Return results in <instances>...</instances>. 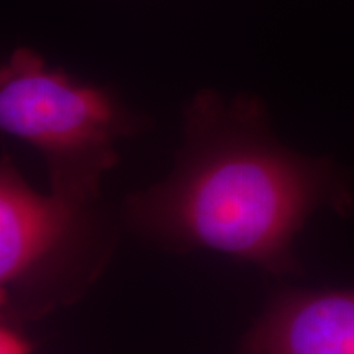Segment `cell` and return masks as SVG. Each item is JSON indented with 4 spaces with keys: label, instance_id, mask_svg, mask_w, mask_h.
<instances>
[{
    "label": "cell",
    "instance_id": "obj_2",
    "mask_svg": "<svg viewBox=\"0 0 354 354\" xmlns=\"http://www.w3.org/2000/svg\"><path fill=\"white\" fill-rule=\"evenodd\" d=\"M117 223L104 198L79 202L30 187L12 159L0 162L2 320H39L77 302L107 268Z\"/></svg>",
    "mask_w": 354,
    "mask_h": 354
},
{
    "label": "cell",
    "instance_id": "obj_4",
    "mask_svg": "<svg viewBox=\"0 0 354 354\" xmlns=\"http://www.w3.org/2000/svg\"><path fill=\"white\" fill-rule=\"evenodd\" d=\"M240 354H354V289L282 292Z\"/></svg>",
    "mask_w": 354,
    "mask_h": 354
},
{
    "label": "cell",
    "instance_id": "obj_1",
    "mask_svg": "<svg viewBox=\"0 0 354 354\" xmlns=\"http://www.w3.org/2000/svg\"><path fill=\"white\" fill-rule=\"evenodd\" d=\"M351 205L346 174L282 145L258 97L201 91L169 176L130 194L122 216L162 250H210L286 276L299 272L294 243L310 216Z\"/></svg>",
    "mask_w": 354,
    "mask_h": 354
},
{
    "label": "cell",
    "instance_id": "obj_3",
    "mask_svg": "<svg viewBox=\"0 0 354 354\" xmlns=\"http://www.w3.org/2000/svg\"><path fill=\"white\" fill-rule=\"evenodd\" d=\"M143 125L112 88L53 68L32 48H17L0 69V128L41 154L56 196L100 201L118 141Z\"/></svg>",
    "mask_w": 354,
    "mask_h": 354
},
{
    "label": "cell",
    "instance_id": "obj_5",
    "mask_svg": "<svg viewBox=\"0 0 354 354\" xmlns=\"http://www.w3.org/2000/svg\"><path fill=\"white\" fill-rule=\"evenodd\" d=\"M33 343L20 331V323L2 320L0 354H32Z\"/></svg>",
    "mask_w": 354,
    "mask_h": 354
}]
</instances>
